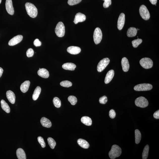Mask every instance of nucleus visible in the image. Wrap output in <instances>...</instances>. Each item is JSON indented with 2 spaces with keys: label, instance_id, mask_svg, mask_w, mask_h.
<instances>
[{
  "label": "nucleus",
  "instance_id": "1",
  "mask_svg": "<svg viewBox=\"0 0 159 159\" xmlns=\"http://www.w3.org/2000/svg\"><path fill=\"white\" fill-rule=\"evenodd\" d=\"M26 12L30 17L34 18L38 15V10L34 5L30 3H26L25 4Z\"/></svg>",
  "mask_w": 159,
  "mask_h": 159
},
{
  "label": "nucleus",
  "instance_id": "2",
  "mask_svg": "<svg viewBox=\"0 0 159 159\" xmlns=\"http://www.w3.org/2000/svg\"><path fill=\"white\" fill-rule=\"evenodd\" d=\"M122 150L121 148L117 145H114L109 152V156L111 159H114L120 156Z\"/></svg>",
  "mask_w": 159,
  "mask_h": 159
},
{
  "label": "nucleus",
  "instance_id": "3",
  "mask_svg": "<svg viewBox=\"0 0 159 159\" xmlns=\"http://www.w3.org/2000/svg\"><path fill=\"white\" fill-rule=\"evenodd\" d=\"M55 32L57 36L59 37L64 36L65 33V26L62 22H59L57 25L55 29Z\"/></svg>",
  "mask_w": 159,
  "mask_h": 159
},
{
  "label": "nucleus",
  "instance_id": "4",
  "mask_svg": "<svg viewBox=\"0 0 159 159\" xmlns=\"http://www.w3.org/2000/svg\"><path fill=\"white\" fill-rule=\"evenodd\" d=\"M139 13L141 17L145 20H148L150 17L149 11L144 5H141L139 8Z\"/></svg>",
  "mask_w": 159,
  "mask_h": 159
},
{
  "label": "nucleus",
  "instance_id": "5",
  "mask_svg": "<svg viewBox=\"0 0 159 159\" xmlns=\"http://www.w3.org/2000/svg\"><path fill=\"white\" fill-rule=\"evenodd\" d=\"M141 66L145 69H149L153 66V62L150 58H142L140 61Z\"/></svg>",
  "mask_w": 159,
  "mask_h": 159
},
{
  "label": "nucleus",
  "instance_id": "6",
  "mask_svg": "<svg viewBox=\"0 0 159 159\" xmlns=\"http://www.w3.org/2000/svg\"><path fill=\"white\" fill-rule=\"evenodd\" d=\"M93 37L95 44L97 45L100 43L102 38V33L99 28H95L94 32Z\"/></svg>",
  "mask_w": 159,
  "mask_h": 159
},
{
  "label": "nucleus",
  "instance_id": "7",
  "mask_svg": "<svg viewBox=\"0 0 159 159\" xmlns=\"http://www.w3.org/2000/svg\"><path fill=\"white\" fill-rule=\"evenodd\" d=\"M135 104L137 107L144 108L147 107L148 102L147 100L145 97L141 96L136 99Z\"/></svg>",
  "mask_w": 159,
  "mask_h": 159
},
{
  "label": "nucleus",
  "instance_id": "8",
  "mask_svg": "<svg viewBox=\"0 0 159 159\" xmlns=\"http://www.w3.org/2000/svg\"><path fill=\"white\" fill-rule=\"evenodd\" d=\"M153 86L151 84H143L137 85L134 87V89L137 91H149L152 89Z\"/></svg>",
  "mask_w": 159,
  "mask_h": 159
},
{
  "label": "nucleus",
  "instance_id": "9",
  "mask_svg": "<svg viewBox=\"0 0 159 159\" xmlns=\"http://www.w3.org/2000/svg\"><path fill=\"white\" fill-rule=\"evenodd\" d=\"M110 61L108 58H103L99 63L97 67V70L99 72H101L107 67Z\"/></svg>",
  "mask_w": 159,
  "mask_h": 159
},
{
  "label": "nucleus",
  "instance_id": "10",
  "mask_svg": "<svg viewBox=\"0 0 159 159\" xmlns=\"http://www.w3.org/2000/svg\"><path fill=\"white\" fill-rule=\"evenodd\" d=\"M23 36L22 35H18L13 37L8 42V45L10 46H13L18 44L22 40Z\"/></svg>",
  "mask_w": 159,
  "mask_h": 159
},
{
  "label": "nucleus",
  "instance_id": "11",
  "mask_svg": "<svg viewBox=\"0 0 159 159\" xmlns=\"http://www.w3.org/2000/svg\"><path fill=\"white\" fill-rule=\"evenodd\" d=\"M5 7L7 12L10 15H13L14 10L12 5V0H6Z\"/></svg>",
  "mask_w": 159,
  "mask_h": 159
},
{
  "label": "nucleus",
  "instance_id": "12",
  "mask_svg": "<svg viewBox=\"0 0 159 159\" xmlns=\"http://www.w3.org/2000/svg\"><path fill=\"white\" fill-rule=\"evenodd\" d=\"M125 23V15L123 13L120 14L118 19L117 28L118 30H121L123 29Z\"/></svg>",
  "mask_w": 159,
  "mask_h": 159
},
{
  "label": "nucleus",
  "instance_id": "13",
  "mask_svg": "<svg viewBox=\"0 0 159 159\" xmlns=\"http://www.w3.org/2000/svg\"><path fill=\"white\" fill-rule=\"evenodd\" d=\"M86 19L85 15L80 12H78L76 14L73 22L75 24H77L78 22H84Z\"/></svg>",
  "mask_w": 159,
  "mask_h": 159
},
{
  "label": "nucleus",
  "instance_id": "14",
  "mask_svg": "<svg viewBox=\"0 0 159 159\" xmlns=\"http://www.w3.org/2000/svg\"><path fill=\"white\" fill-rule=\"evenodd\" d=\"M67 52L70 54L76 55L80 53L81 49L80 47L74 46H71L68 47L67 49Z\"/></svg>",
  "mask_w": 159,
  "mask_h": 159
},
{
  "label": "nucleus",
  "instance_id": "15",
  "mask_svg": "<svg viewBox=\"0 0 159 159\" xmlns=\"http://www.w3.org/2000/svg\"><path fill=\"white\" fill-rule=\"evenodd\" d=\"M121 63L123 71H128L129 68V64L128 60L126 58L124 57L122 59Z\"/></svg>",
  "mask_w": 159,
  "mask_h": 159
},
{
  "label": "nucleus",
  "instance_id": "16",
  "mask_svg": "<svg viewBox=\"0 0 159 159\" xmlns=\"http://www.w3.org/2000/svg\"><path fill=\"white\" fill-rule=\"evenodd\" d=\"M6 96L7 98L11 103L14 104L15 101V94L11 91L7 92Z\"/></svg>",
  "mask_w": 159,
  "mask_h": 159
},
{
  "label": "nucleus",
  "instance_id": "17",
  "mask_svg": "<svg viewBox=\"0 0 159 159\" xmlns=\"http://www.w3.org/2000/svg\"><path fill=\"white\" fill-rule=\"evenodd\" d=\"M114 70H111L107 72L106 75L105 80V84H109L110 82L114 77Z\"/></svg>",
  "mask_w": 159,
  "mask_h": 159
},
{
  "label": "nucleus",
  "instance_id": "18",
  "mask_svg": "<svg viewBox=\"0 0 159 159\" xmlns=\"http://www.w3.org/2000/svg\"><path fill=\"white\" fill-rule=\"evenodd\" d=\"M38 75L41 77L47 78L49 76V72L46 69L42 68L39 70L38 71Z\"/></svg>",
  "mask_w": 159,
  "mask_h": 159
},
{
  "label": "nucleus",
  "instance_id": "19",
  "mask_svg": "<svg viewBox=\"0 0 159 159\" xmlns=\"http://www.w3.org/2000/svg\"><path fill=\"white\" fill-rule=\"evenodd\" d=\"M40 122L42 126L46 128H50L52 126V124L51 122L47 118L45 117L42 118L41 119Z\"/></svg>",
  "mask_w": 159,
  "mask_h": 159
},
{
  "label": "nucleus",
  "instance_id": "20",
  "mask_svg": "<svg viewBox=\"0 0 159 159\" xmlns=\"http://www.w3.org/2000/svg\"><path fill=\"white\" fill-rule=\"evenodd\" d=\"M30 82L29 81H25L21 85L20 89L23 93H25L28 91L29 87Z\"/></svg>",
  "mask_w": 159,
  "mask_h": 159
},
{
  "label": "nucleus",
  "instance_id": "21",
  "mask_svg": "<svg viewBox=\"0 0 159 159\" xmlns=\"http://www.w3.org/2000/svg\"><path fill=\"white\" fill-rule=\"evenodd\" d=\"M76 67V65L72 63H65L62 65L63 68L65 70H74Z\"/></svg>",
  "mask_w": 159,
  "mask_h": 159
},
{
  "label": "nucleus",
  "instance_id": "22",
  "mask_svg": "<svg viewBox=\"0 0 159 159\" xmlns=\"http://www.w3.org/2000/svg\"><path fill=\"white\" fill-rule=\"evenodd\" d=\"M137 33V28L131 27L129 28L127 31V36L129 37H134L136 36Z\"/></svg>",
  "mask_w": 159,
  "mask_h": 159
},
{
  "label": "nucleus",
  "instance_id": "23",
  "mask_svg": "<svg viewBox=\"0 0 159 159\" xmlns=\"http://www.w3.org/2000/svg\"><path fill=\"white\" fill-rule=\"evenodd\" d=\"M16 155L18 159H26L25 153L22 148H19L17 150Z\"/></svg>",
  "mask_w": 159,
  "mask_h": 159
},
{
  "label": "nucleus",
  "instance_id": "24",
  "mask_svg": "<svg viewBox=\"0 0 159 159\" xmlns=\"http://www.w3.org/2000/svg\"><path fill=\"white\" fill-rule=\"evenodd\" d=\"M78 144L79 145L84 148H88L89 147V143L84 139H79L77 141Z\"/></svg>",
  "mask_w": 159,
  "mask_h": 159
},
{
  "label": "nucleus",
  "instance_id": "25",
  "mask_svg": "<svg viewBox=\"0 0 159 159\" xmlns=\"http://www.w3.org/2000/svg\"><path fill=\"white\" fill-rule=\"evenodd\" d=\"M81 121L82 123L87 126H91L92 124V120L91 118L88 116H83Z\"/></svg>",
  "mask_w": 159,
  "mask_h": 159
},
{
  "label": "nucleus",
  "instance_id": "26",
  "mask_svg": "<svg viewBox=\"0 0 159 159\" xmlns=\"http://www.w3.org/2000/svg\"><path fill=\"white\" fill-rule=\"evenodd\" d=\"M41 88L40 86H37L35 88L33 95V100H36L38 99L41 92Z\"/></svg>",
  "mask_w": 159,
  "mask_h": 159
},
{
  "label": "nucleus",
  "instance_id": "27",
  "mask_svg": "<svg viewBox=\"0 0 159 159\" xmlns=\"http://www.w3.org/2000/svg\"><path fill=\"white\" fill-rule=\"evenodd\" d=\"M1 106L3 110L7 113H10V109L8 103L3 100H2L1 101Z\"/></svg>",
  "mask_w": 159,
  "mask_h": 159
},
{
  "label": "nucleus",
  "instance_id": "28",
  "mask_svg": "<svg viewBox=\"0 0 159 159\" xmlns=\"http://www.w3.org/2000/svg\"><path fill=\"white\" fill-rule=\"evenodd\" d=\"M141 134L140 131L138 129L135 130V142L136 144H139L140 142L141 139Z\"/></svg>",
  "mask_w": 159,
  "mask_h": 159
},
{
  "label": "nucleus",
  "instance_id": "29",
  "mask_svg": "<svg viewBox=\"0 0 159 159\" xmlns=\"http://www.w3.org/2000/svg\"><path fill=\"white\" fill-rule=\"evenodd\" d=\"M149 146L148 145H146L145 147L142 154L143 159H147L149 152Z\"/></svg>",
  "mask_w": 159,
  "mask_h": 159
},
{
  "label": "nucleus",
  "instance_id": "30",
  "mask_svg": "<svg viewBox=\"0 0 159 159\" xmlns=\"http://www.w3.org/2000/svg\"><path fill=\"white\" fill-rule=\"evenodd\" d=\"M47 141L48 144L52 149H54L56 145V142L51 137L47 139Z\"/></svg>",
  "mask_w": 159,
  "mask_h": 159
},
{
  "label": "nucleus",
  "instance_id": "31",
  "mask_svg": "<svg viewBox=\"0 0 159 159\" xmlns=\"http://www.w3.org/2000/svg\"><path fill=\"white\" fill-rule=\"evenodd\" d=\"M53 103L55 107L57 108H59L61 106V101L60 99L57 97H55L53 99Z\"/></svg>",
  "mask_w": 159,
  "mask_h": 159
},
{
  "label": "nucleus",
  "instance_id": "32",
  "mask_svg": "<svg viewBox=\"0 0 159 159\" xmlns=\"http://www.w3.org/2000/svg\"><path fill=\"white\" fill-rule=\"evenodd\" d=\"M68 100L72 105H75L77 102V99L76 97L73 95H71L68 98Z\"/></svg>",
  "mask_w": 159,
  "mask_h": 159
},
{
  "label": "nucleus",
  "instance_id": "33",
  "mask_svg": "<svg viewBox=\"0 0 159 159\" xmlns=\"http://www.w3.org/2000/svg\"><path fill=\"white\" fill-rule=\"evenodd\" d=\"M142 42V40L141 39L138 38L137 39L132 41V46L134 48H137Z\"/></svg>",
  "mask_w": 159,
  "mask_h": 159
},
{
  "label": "nucleus",
  "instance_id": "34",
  "mask_svg": "<svg viewBox=\"0 0 159 159\" xmlns=\"http://www.w3.org/2000/svg\"><path fill=\"white\" fill-rule=\"evenodd\" d=\"M60 85L63 87L68 88L71 86L72 85V84L70 81H62L60 83Z\"/></svg>",
  "mask_w": 159,
  "mask_h": 159
},
{
  "label": "nucleus",
  "instance_id": "35",
  "mask_svg": "<svg viewBox=\"0 0 159 159\" xmlns=\"http://www.w3.org/2000/svg\"><path fill=\"white\" fill-rule=\"evenodd\" d=\"M38 140L42 147L43 148H45L46 146L45 143L43 138L41 137H39L38 138Z\"/></svg>",
  "mask_w": 159,
  "mask_h": 159
},
{
  "label": "nucleus",
  "instance_id": "36",
  "mask_svg": "<svg viewBox=\"0 0 159 159\" xmlns=\"http://www.w3.org/2000/svg\"><path fill=\"white\" fill-rule=\"evenodd\" d=\"M82 0H68V3L70 5H73L80 3Z\"/></svg>",
  "mask_w": 159,
  "mask_h": 159
},
{
  "label": "nucleus",
  "instance_id": "37",
  "mask_svg": "<svg viewBox=\"0 0 159 159\" xmlns=\"http://www.w3.org/2000/svg\"><path fill=\"white\" fill-rule=\"evenodd\" d=\"M34 51L33 49L30 48L28 49L26 52V56L28 58L33 57L34 54Z\"/></svg>",
  "mask_w": 159,
  "mask_h": 159
},
{
  "label": "nucleus",
  "instance_id": "38",
  "mask_svg": "<svg viewBox=\"0 0 159 159\" xmlns=\"http://www.w3.org/2000/svg\"><path fill=\"white\" fill-rule=\"evenodd\" d=\"M108 101V98L107 97L105 96H102L99 99V101L100 103L102 104H105Z\"/></svg>",
  "mask_w": 159,
  "mask_h": 159
},
{
  "label": "nucleus",
  "instance_id": "39",
  "mask_svg": "<svg viewBox=\"0 0 159 159\" xmlns=\"http://www.w3.org/2000/svg\"><path fill=\"white\" fill-rule=\"evenodd\" d=\"M111 4V0H107L104 1L103 4V7L104 8H108L110 5Z\"/></svg>",
  "mask_w": 159,
  "mask_h": 159
},
{
  "label": "nucleus",
  "instance_id": "40",
  "mask_svg": "<svg viewBox=\"0 0 159 159\" xmlns=\"http://www.w3.org/2000/svg\"><path fill=\"white\" fill-rule=\"evenodd\" d=\"M109 116L111 118L113 119L115 117L116 113L114 110L111 109L109 111Z\"/></svg>",
  "mask_w": 159,
  "mask_h": 159
},
{
  "label": "nucleus",
  "instance_id": "41",
  "mask_svg": "<svg viewBox=\"0 0 159 159\" xmlns=\"http://www.w3.org/2000/svg\"><path fill=\"white\" fill-rule=\"evenodd\" d=\"M41 44V42L38 39H36L34 42V45L36 47L40 46Z\"/></svg>",
  "mask_w": 159,
  "mask_h": 159
},
{
  "label": "nucleus",
  "instance_id": "42",
  "mask_svg": "<svg viewBox=\"0 0 159 159\" xmlns=\"http://www.w3.org/2000/svg\"><path fill=\"white\" fill-rule=\"evenodd\" d=\"M153 117L156 119H158L159 118V110H158L155 112L154 114Z\"/></svg>",
  "mask_w": 159,
  "mask_h": 159
},
{
  "label": "nucleus",
  "instance_id": "43",
  "mask_svg": "<svg viewBox=\"0 0 159 159\" xmlns=\"http://www.w3.org/2000/svg\"><path fill=\"white\" fill-rule=\"evenodd\" d=\"M150 2L153 5L156 4L157 2V0H149Z\"/></svg>",
  "mask_w": 159,
  "mask_h": 159
},
{
  "label": "nucleus",
  "instance_id": "44",
  "mask_svg": "<svg viewBox=\"0 0 159 159\" xmlns=\"http://www.w3.org/2000/svg\"><path fill=\"white\" fill-rule=\"evenodd\" d=\"M3 69L1 67H0V77H1L2 75V74L3 73Z\"/></svg>",
  "mask_w": 159,
  "mask_h": 159
},
{
  "label": "nucleus",
  "instance_id": "45",
  "mask_svg": "<svg viewBox=\"0 0 159 159\" xmlns=\"http://www.w3.org/2000/svg\"><path fill=\"white\" fill-rule=\"evenodd\" d=\"M2 0H0V4H1V3Z\"/></svg>",
  "mask_w": 159,
  "mask_h": 159
},
{
  "label": "nucleus",
  "instance_id": "46",
  "mask_svg": "<svg viewBox=\"0 0 159 159\" xmlns=\"http://www.w3.org/2000/svg\"><path fill=\"white\" fill-rule=\"evenodd\" d=\"M103 1H107V0H103Z\"/></svg>",
  "mask_w": 159,
  "mask_h": 159
},
{
  "label": "nucleus",
  "instance_id": "47",
  "mask_svg": "<svg viewBox=\"0 0 159 159\" xmlns=\"http://www.w3.org/2000/svg\"><path fill=\"white\" fill-rule=\"evenodd\" d=\"M41 69V68H39V69Z\"/></svg>",
  "mask_w": 159,
  "mask_h": 159
}]
</instances>
